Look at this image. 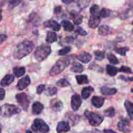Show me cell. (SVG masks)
I'll return each instance as SVG.
<instances>
[{"label": "cell", "mask_w": 133, "mask_h": 133, "mask_svg": "<svg viewBox=\"0 0 133 133\" xmlns=\"http://www.w3.org/2000/svg\"><path fill=\"white\" fill-rule=\"evenodd\" d=\"M34 49V44L31 41L26 40L18 44L14 49L13 57L15 59H21L29 54Z\"/></svg>", "instance_id": "cell-1"}, {"label": "cell", "mask_w": 133, "mask_h": 133, "mask_svg": "<svg viewBox=\"0 0 133 133\" xmlns=\"http://www.w3.org/2000/svg\"><path fill=\"white\" fill-rule=\"evenodd\" d=\"M70 64V59L67 57L60 58L56 62L50 71V75L52 77L56 76L62 72Z\"/></svg>", "instance_id": "cell-2"}, {"label": "cell", "mask_w": 133, "mask_h": 133, "mask_svg": "<svg viewBox=\"0 0 133 133\" xmlns=\"http://www.w3.org/2000/svg\"><path fill=\"white\" fill-rule=\"evenodd\" d=\"M51 47L46 44H43L38 47L35 50L34 55L37 61L42 62L45 60L51 53Z\"/></svg>", "instance_id": "cell-3"}, {"label": "cell", "mask_w": 133, "mask_h": 133, "mask_svg": "<svg viewBox=\"0 0 133 133\" xmlns=\"http://www.w3.org/2000/svg\"><path fill=\"white\" fill-rule=\"evenodd\" d=\"M31 129L37 133H48L50 131L48 125L40 118H37L34 120L31 125Z\"/></svg>", "instance_id": "cell-4"}, {"label": "cell", "mask_w": 133, "mask_h": 133, "mask_svg": "<svg viewBox=\"0 0 133 133\" xmlns=\"http://www.w3.org/2000/svg\"><path fill=\"white\" fill-rule=\"evenodd\" d=\"M84 114L85 116L88 119L89 124L93 127H98L100 125L104 119L101 116L89 111V110H86Z\"/></svg>", "instance_id": "cell-5"}, {"label": "cell", "mask_w": 133, "mask_h": 133, "mask_svg": "<svg viewBox=\"0 0 133 133\" xmlns=\"http://www.w3.org/2000/svg\"><path fill=\"white\" fill-rule=\"evenodd\" d=\"M20 112V110L18 107L14 105L5 104L1 107V114L4 117H11L12 116L18 114Z\"/></svg>", "instance_id": "cell-6"}, {"label": "cell", "mask_w": 133, "mask_h": 133, "mask_svg": "<svg viewBox=\"0 0 133 133\" xmlns=\"http://www.w3.org/2000/svg\"><path fill=\"white\" fill-rule=\"evenodd\" d=\"M16 99L22 109L27 111L29 106V100L25 93H20L16 95Z\"/></svg>", "instance_id": "cell-7"}, {"label": "cell", "mask_w": 133, "mask_h": 133, "mask_svg": "<svg viewBox=\"0 0 133 133\" xmlns=\"http://www.w3.org/2000/svg\"><path fill=\"white\" fill-rule=\"evenodd\" d=\"M82 105V99L78 94H74L71 97V107L74 111H76Z\"/></svg>", "instance_id": "cell-8"}, {"label": "cell", "mask_w": 133, "mask_h": 133, "mask_svg": "<svg viewBox=\"0 0 133 133\" xmlns=\"http://www.w3.org/2000/svg\"><path fill=\"white\" fill-rule=\"evenodd\" d=\"M30 83H31V80H30L29 77L28 75H26L22 79H20L18 84H17L16 87L18 90H23V89H25L26 87L29 85Z\"/></svg>", "instance_id": "cell-9"}, {"label": "cell", "mask_w": 133, "mask_h": 133, "mask_svg": "<svg viewBox=\"0 0 133 133\" xmlns=\"http://www.w3.org/2000/svg\"><path fill=\"white\" fill-rule=\"evenodd\" d=\"M44 27H48L54 31H59L61 29V25L56 21L53 19H49L44 23Z\"/></svg>", "instance_id": "cell-10"}, {"label": "cell", "mask_w": 133, "mask_h": 133, "mask_svg": "<svg viewBox=\"0 0 133 133\" xmlns=\"http://www.w3.org/2000/svg\"><path fill=\"white\" fill-rule=\"evenodd\" d=\"M100 22V18L99 15H91L89 20V27L90 28L95 29L99 25Z\"/></svg>", "instance_id": "cell-11"}, {"label": "cell", "mask_w": 133, "mask_h": 133, "mask_svg": "<svg viewBox=\"0 0 133 133\" xmlns=\"http://www.w3.org/2000/svg\"><path fill=\"white\" fill-rule=\"evenodd\" d=\"M50 107L53 111L59 112L63 109V103L58 99H53L50 101Z\"/></svg>", "instance_id": "cell-12"}, {"label": "cell", "mask_w": 133, "mask_h": 133, "mask_svg": "<svg viewBox=\"0 0 133 133\" xmlns=\"http://www.w3.org/2000/svg\"><path fill=\"white\" fill-rule=\"evenodd\" d=\"M57 132L58 133L66 132L70 130V127L69 123L66 122H59L57 126Z\"/></svg>", "instance_id": "cell-13"}, {"label": "cell", "mask_w": 133, "mask_h": 133, "mask_svg": "<svg viewBox=\"0 0 133 133\" xmlns=\"http://www.w3.org/2000/svg\"><path fill=\"white\" fill-rule=\"evenodd\" d=\"M77 59L80 62H82L83 63L87 64L91 61L92 56L91 54L87 53V52H82L77 56Z\"/></svg>", "instance_id": "cell-14"}, {"label": "cell", "mask_w": 133, "mask_h": 133, "mask_svg": "<svg viewBox=\"0 0 133 133\" xmlns=\"http://www.w3.org/2000/svg\"><path fill=\"white\" fill-rule=\"evenodd\" d=\"M130 125V122L126 119H123L117 123V128L120 131L126 132L129 131V127Z\"/></svg>", "instance_id": "cell-15"}, {"label": "cell", "mask_w": 133, "mask_h": 133, "mask_svg": "<svg viewBox=\"0 0 133 133\" xmlns=\"http://www.w3.org/2000/svg\"><path fill=\"white\" fill-rule=\"evenodd\" d=\"M14 80V77L11 74H9V75H7L4 77L2 79V80L1 81V83H0V85L2 87H5L9 86V84H11Z\"/></svg>", "instance_id": "cell-16"}, {"label": "cell", "mask_w": 133, "mask_h": 133, "mask_svg": "<svg viewBox=\"0 0 133 133\" xmlns=\"http://www.w3.org/2000/svg\"><path fill=\"white\" fill-rule=\"evenodd\" d=\"M92 105L96 108H101L104 103V98L99 96H93L91 99Z\"/></svg>", "instance_id": "cell-17"}, {"label": "cell", "mask_w": 133, "mask_h": 133, "mask_svg": "<svg viewBox=\"0 0 133 133\" xmlns=\"http://www.w3.org/2000/svg\"><path fill=\"white\" fill-rule=\"evenodd\" d=\"M44 109V106L42 103L40 102H35L32 105V112L33 114H35V115H38V114H40L42 111Z\"/></svg>", "instance_id": "cell-18"}, {"label": "cell", "mask_w": 133, "mask_h": 133, "mask_svg": "<svg viewBox=\"0 0 133 133\" xmlns=\"http://www.w3.org/2000/svg\"><path fill=\"white\" fill-rule=\"evenodd\" d=\"M100 92L102 94L105 96H112L117 92V89L114 88H108L106 87H103L100 88Z\"/></svg>", "instance_id": "cell-19"}, {"label": "cell", "mask_w": 133, "mask_h": 133, "mask_svg": "<svg viewBox=\"0 0 133 133\" xmlns=\"http://www.w3.org/2000/svg\"><path fill=\"white\" fill-rule=\"evenodd\" d=\"M93 88L91 87H85L82 90V97L83 99H86L88 97H89V96H91V93L93 92Z\"/></svg>", "instance_id": "cell-20"}, {"label": "cell", "mask_w": 133, "mask_h": 133, "mask_svg": "<svg viewBox=\"0 0 133 133\" xmlns=\"http://www.w3.org/2000/svg\"><path fill=\"white\" fill-rule=\"evenodd\" d=\"M125 107L130 118L133 120V103L126 100L125 102Z\"/></svg>", "instance_id": "cell-21"}, {"label": "cell", "mask_w": 133, "mask_h": 133, "mask_svg": "<svg viewBox=\"0 0 133 133\" xmlns=\"http://www.w3.org/2000/svg\"><path fill=\"white\" fill-rule=\"evenodd\" d=\"M71 18L72 19L74 24L76 25L80 24L83 20V16L81 14L76 12H71Z\"/></svg>", "instance_id": "cell-22"}, {"label": "cell", "mask_w": 133, "mask_h": 133, "mask_svg": "<svg viewBox=\"0 0 133 133\" xmlns=\"http://www.w3.org/2000/svg\"><path fill=\"white\" fill-rule=\"evenodd\" d=\"M57 40V35L55 32H47L46 38V41L48 43H53Z\"/></svg>", "instance_id": "cell-23"}, {"label": "cell", "mask_w": 133, "mask_h": 133, "mask_svg": "<svg viewBox=\"0 0 133 133\" xmlns=\"http://www.w3.org/2000/svg\"><path fill=\"white\" fill-rule=\"evenodd\" d=\"M132 16H133V5L120 14L121 19H127Z\"/></svg>", "instance_id": "cell-24"}, {"label": "cell", "mask_w": 133, "mask_h": 133, "mask_svg": "<svg viewBox=\"0 0 133 133\" xmlns=\"http://www.w3.org/2000/svg\"><path fill=\"white\" fill-rule=\"evenodd\" d=\"M13 73L16 77H21L26 73L24 67H14L13 68Z\"/></svg>", "instance_id": "cell-25"}, {"label": "cell", "mask_w": 133, "mask_h": 133, "mask_svg": "<svg viewBox=\"0 0 133 133\" xmlns=\"http://www.w3.org/2000/svg\"><path fill=\"white\" fill-rule=\"evenodd\" d=\"M70 70L74 73H82L83 71V66L78 62H74L70 68Z\"/></svg>", "instance_id": "cell-26"}, {"label": "cell", "mask_w": 133, "mask_h": 133, "mask_svg": "<svg viewBox=\"0 0 133 133\" xmlns=\"http://www.w3.org/2000/svg\"><path fill=\"white\" fill-rule=\"evenodd\" d=\"M61 25L63 26L65 31H69V32L73 31L74 28L72 23L68 20H63L61 22Z\"/></svg>", "instance_id": "cell-27"}, {"label": "cell", "mask_w": 133, "mask_h": 133, "mask_svg": "<svg viewBox=\"0 0 133 133\" xmlns=\"http://www.w3.org/2000/svg\"><path fill=\"white\" fill-rule=\"evenodd\" d=\"M76 79L79 84H87L89 83V79L87 75H79L76 76Z\"/></svg>", "instance_id": "cell-28"}, {"label": "cell", "mask_w": 133, "mask_h": 133, "mask_svg": "<svg viewBox=\"0 0 133 133\" xmlns=\"http://www.w3.org/2000/svg\"><path fill=\"white\" fill-rule=\"evenodd\" d=\"M112 32V29L107 25H101L99 27V35H106L110 34Z\"/></svg>", "instance_id": "cell-29"}, {"label": "cell", "mask_w": 133, "mask_h": 133, "mask_svg": "<svg viewBox=\"0 0 133 133\" xmlns=\"http://www.w3.org/2000/svg\"><path fill=\"white\" fill-rule=\"evenodd\" d=\"M106 71L107 74H108L110 76L113 77L117 74V71H118V69L116 67H115V66H112V65H107Z\"/></svg>", "instance_id": "cell-30"}, {"label": "cell", "mask_w": 133, "mask_h": 133, "mask_svg": "<svg viewBox=\"0 0 133 133\" xmlns=\"http://www.w3.org/2000/svg\"><path fill=\"white\" fill-rule=\"evenodd\" d=\"M111 14V10H109L108 9H101L100 10V13H99V16H100V18H107V17L109 16Z\"/></svg>", "instance_id": "cell-31"}, {"label": "cell", "mask_w": 133, "mask_h": 133, "mask_svg": "<svg viewBox=\"0 0 133 133\" xmlns=\"http://www.w3.org/2000/svg\"><path fill=\"white\" fill-rule=\"evenodd\" d=\"M57 87H67L70 86V83L66 79H62L59 80L56 83Z\"/></svg>", "instance_id": "cell-32"}, {"label": "cell", "mask_w": 133, "mask_h": 133, "mask_svg": "<svg viewBox=\"0 0 133 133\" xmlns=\"http://www.w3.org/2000/svg\"><path fill=\"white\" fill-rule=\"evenodd\" d=\"M94 55H95V58L98 61H102L105 57V53L101 51H95L94 52Z\"/></svg>", "instance_id": "cell-33"}, {"label": "cell", "mask_w": 133, "mask_h": 133, "mask_svg": "<svg viewBox=\"0 0 133 133\" xmlns=\"http://www.w3.org/2000/svg\"><path fill=\"white\" fill-rule=\"evenodd\" d=\"M76 2L80 9H83L88 6L90 3V0H76Z\"/></svg>", "instance_id": "cell-34"}, {"label": "cell", "mask_w": 133, "mask_h": 133, "mask_svg": "<svg viewBox=\"0 0 133 133\" xmlns=\"http://www.w3.org/2000/svg\"><path fill=\"white\" fill-rule=\"evenodd\" d=\"M115 51L117 53H118L119 55L122 56H125L126 55V53L129 51V48H115L114 49Z\"/></svg>", "instance_id": "cell-35"}, {"label": "cell", "mask_w": 133, "mask_h": 133, "mask_svg": "<svg viewBox=\"0 0 133 133\" xmlns=\"http://www.w3.org/2000/svg\"><path fill=\"white\" fill-rule=\"evenodd\" d=\"M100 10L99 6L97 5H93L90 9V14L91 15H99Z\"/></svg>", "instance_id": "cell-36"}, {"label": "cell", "mask_w": 133, "mask_h": 133, "mask_svg": "<svg viewBox=\"0 0 133 133\" xmlns=\"http://www.w3.org/2000/svg\"><path fill=\"white\" fill-rule=\"evenodd\" d=\"M104 114L105 116L112 118L115 114V109L113 107H110L109 109H106L104 111Z\"/></svg>", "instance_id": "cell-37"}, {"label": "cell", "mask_w": 133, "mask_h": 133, "mask_svg": "<svg viewBox=\"0 0 133 133\" xmlns=\"http://www.w3.org/2000/svg\"><path fill=\"white\" fill-rule=\"evenodd\" d=\"M108 60L109 61V62H110L112 64H117L119 63V61L116 57L115 55H113V54H109L108 55Z\"/></svg>", "instance_id": "cell-38"}, {"label": "cell", "mask_w": 133, "mask_h": 133, "mask_svg": "<svg viewBox=\"0 0 133 133\" xmlns=\"http://www.w3.org/2000/svg\"><path fill=\"white\" fill-rule=\"evenodd\" d=\"M71 50V48L69 46H66L65 48H62L61 49H60L58 52V55L59 56H63L65 55L66 54H67Z\"/></svg>", "instance_id": "cell-39"}, {"label": "cell", "mask_w": 133, "mask_h": 133, "mask_svg": "<svg viewBox=\"0 0 133 133\" xmlns=\"http://www.w3.org/2000/svg\"><path fill=\"white\" fill-rule=\"evenodd\" d=\"M46 92L48 96H53L57 93V88L53 87H49L47 88Z\"/></svg>", "instance_id": "cell-40"}, {"label": "cell", "mask_w": 133, "mask_h": 133, "mask_svg": "<svg viewBox=\"0 0 133 133\" xmlns=\"http://www.w3.org/2000/svg\"><path fill=\"white\" fill-rule=\"evenodd\" d=\"M74 32H75L76 33L78 34V35H80V36H86L87 34V32H86L83 29H82V27H80V26H78V27H77L76 28Z\"/></svg>", "instance_id": "cell-41"}, {"label": "cell", "mask_w": 133, "mask_h": 133, "mask_svg": "<svg viewBox=\"0 0 133 133\" xmlns=\"http://www.w3.org/2000/svg\"><path fill=\"white\" fill-rule=\"evenodd\" d=\"M21 2V0H9V6L10 9H13L14 6H17L19 5Z\"/></svg>", "instance_id": "cell-42"}, {"label": "cell", "mask_w": 133, "mask_h": 133, "mask_svg": "<svg viewBox=\"0 0 133 133\" xmlns=\"http://www.w3.org/2000/svg\"><path fill=\"white\" fill-rule=\"evenodd\" d=\"M119 71H121V72H124L126 73V74H132V70L130 68L127 67V66H122L119 69Z\"/></svg>", "instance_id": "cell-43"}, {"label": "cell", "mask_w": 133, "mask_h": 133, "mask_svg": "<svg viewBox=\"0 0 133 133\" xmlns=\"http://www.w3.org/2000/svg\"><path fill=\"white\" fill-rule=\"evenodd\" d=\"M44 88H45V86H44V84H40L39 86H38L37 88V93L38 94H41L42 92L44 91Z\"/></svg>", "instance_id": "cell-44"}, {"label": "cell", "mask_w": 133, "mask_h": 133, "mask_svg": "<svg viewBox=\"0 0 133 133\" xmlns=\"http://www.w3.org/2000/svg\"><path fill=\"white\" fill-rule=\"evenodd\" d=\"M74 37H73L72 36H66V38H65V42H66L67 44H71L74 41Z\"/></svg>", "instance_id": "cell-45"}, {"label": "cell", "mask_w": 133, "mask_h": 133, "mask_svg": "<svg viewBox=\"0 0 133 133\" xmlns=\"http://www.w3.org/2000/svg\"><path fill=\"white\" fill-rule=\"evenodd\" d=\"M120 79H122V80L125 81H133V77H125V76H123V75H120L119 77Z\"/></svg>", "instance_id": "cell-46"}, {"label": "cell", "mask_w": 133, "mask_h": 133, "mask_svg": "<svg viewBox=\"0 0 133 133\" xmlns=\"http://www.w3.org/2000/svg\"><path fill=\"white\" fill-rule=\"evenodd\" d=\"M5 96V91L3 88H0V101L3 100Z\"/></svg>", "instance_id": "cell-47"}, {"label": "cell", "mask_w": 133, "mask_h": 133, "mask_svg": "<svg viewBox=\"0 0 133 133\" xmlns=\"http://www.w3.org/2000/svg\"><path fill=\"white\" fill-rule=\"evenodd\" d=\"M7 38V36L5 34H1L0 35V44H2L4 41H5V40Z\"/></svg>", "instance_id": "cell-48"}, {"label": "cell", "mask_w": 133, "mask_h": 133, "mask_svg": "<svg viewBox=\"0 0 133 133\" xmlns=\"http://www.w3.org/2000/svg\"><path fill=\"white\" fill-rule=\"evenodd\" d=\"M61 10H62V9H61V6H56V7L54 9V12L57 14H59V13H61Z\"/></svg>", "instance_id": "cell-49"}, {"label": "cell", "mask_w": 133, "mask_h": 133, "mask_svg": "<svg viewBox=\"0 0 133 133\" xmlns=\"http://www.w3.org/2000/svg\"><path fill=\"white\" fill-rule=\"evenodd\" d=\"M61 1H62V2L63 3L69 4L70 3L72 2V1H74V0H61Z\"/></svg>", "instance_id": "cell-50"}, {"label": "cell", "mask_w": 133, "mask_h": 133, "mask_svg": "<svg viewBox=\"0 0 133 133\" xmlns=\"http://www.w3.org/2000/svg\"><path fill=\"white\" fill-rule=\"evenodd\" d=\"M104 133H117V132H115V131H112V130H111V129H105L104 131Z\"/></svg>", "instance_id": "cell-51"}, {"label": "cell", "mask_w": 133, "mask_h": 133, "mask_svg": "<svg viewBox=\"0 0 133 133\" xmlns=\"http://www.w3.org/2000/svg\"><path fill=\"white\" fill-rule=\"evenodd\" d=\"M2 19V11L0 10V21Z\"/></svg>", "instance_id": "cell-52"}, {"label": "cell", "mask_w": 133, "mask_h": 133, "mask_svg": "<svg viewBox=\"0 0 133 133\" xmlns=\"http://www.w3.org/2000/svg\"><path fill=\"white\" fill-rule=\"evenodd\" d=\"M26 133H33V132H31V131H30V130H27V131H26Z\"/></svg>", "instance_id": "cell-53"}, {"label": "cell", "mask_w": 133, "mask_h": 133, "mask_svg": "<svg viewBox=\"0 0 133 133\" xmlns=\"http://www.w3.org/2000/svg\"><path fill=\"white\" fill-rule=\"evenodd\" d=\"M1 114V107H0V114Z\"/></svg>", "instance_id": "cell-54"}, {"label": "cell", "mask_w": 133, "mask_h": 133, "mask_svg": "<svg viewBox=\"0 0 133 133\" xmlns=\"http://www.w3.org/2000/svg\"><path fill=\"white\" fill-rule=\"evenodd\" d=\"M131 92H132V93H133V88H132V89H131Z\"/></svg>", "instance_id": "cell-55"}, {"label": "cell", "mask_w": 133, "mask_h": 133, "mask_svg": "<svg viewBox=\"0 0 133 133\" xmlns=\"http://www.w3.org/2000/svg\"><path fill=\"white\" fill-rule=\"evenodd\" d=\"M0 133H1V127H0Z\"/></svg>", "instance_id": "cell-56"}, {"label": "cell", "mask_w": 133, "mask_h": 133, "mask_svg": "<svg viewBox=\"0 0 133 133\" xmlns=\"http://www.w3.org/2000/svg\"><path fill=\"white\" fill-rule=\"evenodd\" d=\"M132 24L133 25V21H132Z\"/></svg>", "instance_id": "cell-57"}, {"label": "cell", "mask_w": 133, "mask_h": 133, "mask_svg": "<svg viewBox=\"0 0 133 133\" xmlns=\"http://www.w3.org/2000/svg\"><path fill=\"white\" fill-rule=\"evenodd\" d=\"M132 33H133V29H132Z\"/></svg>", "instance_id": "cell-58"}, {"label": "cell", "mask_w": 133, "mask_h": 133, "mask_svg": "<svg viewBox=\"0 0 133 133\" xmlns=\"http://www.w3.org/2000/svg\"><path fill=\"white\" fill-rule=\"evenodd\" d=\"M132 1H133V0H132Z\"/></svg>", "instance_id": "cell-59"}]
</instances>
